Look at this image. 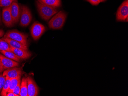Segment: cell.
<instances>
[{"instance_id":"obj_1","label":"cell","mask_w":128,"mask_h":96,"mask_svg":"<svg viewBox=\"0 0 128 96\" xmlns=\"http://www.w3.org/2000/svg\"><path fill=\"white\" fill-rule=\"evenodd\" d=\"M36 7L40 15L43 20L47 21L58 12V10L54 8L40 3L36 1Z\"/></svg>"},{"instance_id":"obj_2","label":"cell","mask_w":128,"mask_h":96,"mask_svg":"<svg viewBox=\"0 0 128 96\" xmlns=\"http://www.w3.org/2000/svg\"><path fill=\"white\" fill-rule=\"evenodd\" d=\"M66 18V13L62 11H60L49 21V27L53 30L61 29L64 25Z\"/></svg>"},{"instance_id":"obj_3","label":"cell","mask_w":128,"mask_h":96,"mask_svg":"<svg viewBox=\"0 0 128 96\" xmlns=\"http://www.w3.org/2000/svg\"><path fill=\"white\" fill-rule=\"evenodd\" d=\"M28 35L16 30H12L8 31L4 37L9 38L14 40L22 43L28 46Z\"/></svg>"},{"instance_id":"obj_4","label":"cell","mask_w":128,"mask_h":96,"mask_svg":"<svg viewBox=\"0 0 128 96\" xmlns=\"http://www.w3.org/2000/svg\"><path fill=\"white\" fill-rule=\"evenodd\" d=\"M32 16L30 9L26 5H22L21 8L20 24L21 26L26 27L30 23Z\"/></svg>"},{"instance_id":"obj_5","label":"cell","mask_w":128,"mask_h":96,"mask_svg":"<svg viewBox=\"0 0 128 96\" xmlns=\"http://www.w3.org/2000/svg\"><path fill=\"white\" fill-rule=\"evenodd\" d=\"M45 31L46 28L43 24L38 21H36L31 27V35L34 40H38Z\"/></svg>"},{"instance_id":"obj_6","label":"cell","mask_w":128,"mask_h":96,"mask_svg":"<svg viewBox=\"0 0 128 96\" xmlns=\"http://www.w3.org/2000/svg\"><path fill=\"white\" fill-rule=\"evenodd\" d=\"M128 0H125L119 6L116 13V20L118 21H126L128 20Z\"/></svg>"},{"instance_id":"obj_7","label":"cell","mask_w":128,"mask_h":96,"mask_svg":"<svg viewBox=\"0 0 128 96\" xmlns=\"http://www.w3.org/2000/svg\"><path fill=\"white\" fill-rule=\"evenodd\" d=\"M2 21L6 26L8 27H12L14 23L11 14L10 6L4 8L2 11Z\"/></svg>"},{"instance_id":"obj_8","label":"cell","mask_w":128,"mask_h":96,"mask_svg":"<svg viewBox=\"0 0 128 96\" xmlns=\"http://www.w3.org/2000/svg\"><path fill=\"white\" fill-rule=\"evenodd\" d=\"M28 96H36L38 95L39 88L34 79L31 77H27Z\"/></svg>"},{"instance_id":"obj_9","label":"cell","mask_w":128,"mask_h":96,"mask_svg":"<svg viewBox=\"0 0 128 96\" xmlns=\"http://www.w3.org/2000/svg\"><path fill=\"white\" fill-rule=\"evenodd\" d=\"M10 10L14 22L16 24L20 20L21 14V9L18 3L13 2L10 6Z\"/></svg>"},{"instance_id":"obj_10","label":"cell","mask_w":128,"mask_h":96,"mask_svg":"<svg viewBox=\"0 0 128 96\" xmlns=\"http://www.w3.org/2000/svg\"><path fill=\"white\" fill-rule=\"evenodd\" d=\"M0 62L4 70L11 67L18 66L19 64L17 62L14 61L12 59H10L6 57L0 53Z\"/></svg>"},{"instance_id":"obj_11","label":"cell","mask_w":128,"mask_h":96,"mask_svg":"<svg viewBox=\"0 0 128 96\" xmlns=\"http://www.w3.org/2000/svg\"><path fill=\"white\" fill-rule=\"evenodd\" d=\"M22 72L21 68L14 67L6 69L2 74L4 76H6L10 79H14L21 76Z\"/></svg>"},{"instance_id":"obj_12","label":"cell","mask_w":128,"mask_h":96,"mask_svg":"<svg viewBox=\"0 0 128 96\" xmlns=\"http://www.w3.org/2000/svg\"><path fill=\"white\" fill-rule=\"evenodd\" d=\"M10 49L11 51L13 52L21 60L28 59L32 56L31 53L28 50L14 48L12 47H11Z\"/></svg>"},{"instance_id":"obj_13","label":"cell","mask_w":128,"mask_h":96,"mask_svg":"<svg viewBox=\"0 0 128 96\" xmlns=\"http://www.w3.org/2000/svg\"><path fill=\"white\" fill-rule=\"evenodd\" d=\"M2 38L6 41L12 48L28 50V46H26L22 43L14 40L13 39H11L9 38L3 37Z\"/></svg>"},{"instance_id":"obj_14","label":"cell","mask_w":128,"mask_h":96,"mask_svg":"<svg viewBox=\"0 0 128 96\" xmlns=\"http://www.w3.org/2000/svg\"><path fill=\"white\" fill-rule=\"evenodd\" d=\"M40 3L56 8L60 7L62 5L61 0H37Z\"/></svg>"},{"instance_id":"obj_15","label":"cell","mask_w":128,"mask_h":96,"mask_svg":"<svg viewBox=\"0 0 128 96\" xmlns=\"http://www.w3.org/2000/svg\"><path fill=\"white\" fill-rule=\"evenodd\" d=\"M20 96H28L27 77H23L22 79Z\"/></svg>"},{"instance_id":"obj_16","label":"cell","mask_w":128,"mask_h":96,"mask_svg":"<svg viewBox=\"0 0 128 96\" xmlns=\"http://www.w3.org/2000/svg\"><path fill=\"white\" fill-rule=\"evenodd\" d=\"M0 53L4 55L6 57L12 59L17 62H19L21 61L19 58L12 51H0Z\"/></svg>"},{"instance_id":"obj_17","label":"cell","mask_w":128,"mask_h":96,"mask_svg":"<svg viewBox=\"0 0 128 96\" xmlns=\"http://www.w3.org/2000/svg\"><path fill=\"white\" fill-rule=\"evenodd\" d=\"M21 76H20L16 78L11 79L10 87H9V90H8V93L12 92L13 90L18 86V84L21 82Z\"/></svg>"},{"instance_id":"obj_18","label":"cell","mask_w":128,"mask_h":96,"mask_svg":"<svg viewBox=\"0 0 128 96\" xmlns=\"http://www.w3.org/2000/svg\"><path fill=\"white\" fill-rule=\"evenodd\" d=\"M10 78L6 77V81L2 89V91L0 93V95L2 96H6L8 91L10 87V82L11 81Z\"/></svg>"},{"instance_id":"obj_19","label":"cell","mask_w":128,"mask_h":96,"mask_svg":"<svg viewBox=\"0 0 128 96\" xmlns=\"http://www.w3.org/2000/svg\"><path fill=\"white\" fill-rule=\"evenodd\" d=\"M10 46L2 38L0 39V51H11Z\"/></svg>"},{"instance_id":"obj_20","label":"cell","mask_w":128,"mask_h":96,"mask_svg":"<svg viewBox=\"0 0 128 96\" xmlns=\"http://www.w3.org/2000/svg\"><path fill=\"white\" fill-rule=\"evenodd\" d=\"M13 2L11 0H0V7H10Z\"/></svg>"},{"instance_id":"obj_21","label":"cell","mask_w":128,"mask_h":96,"mask_svg":"<svg viewBox=\"0 0 128 96\" xmlns=\"http://www.w3.org/2000/svg\"><path fill=\"white\" fill-rule=\"evenodd\" d=\"M6 79V76H4L3 74H0V93H1L3 87L4 83Z\"/></svg>"},{"instance_id":"obj_22","label":"cell","mask_w":128,"mask_h":96,"mask_svg":"<svg viewBox=\"0 0 128 96\" xmlns=\"http://www.w3.org/2000/svg\"><path fill=\"white\" fill-rule=\"evenodd\" d=\"M21 82L18 84L16 87L13 90L12 92L16 95L17 96H20V92Z\"/></svg>"},{"instance_id":"obj_23","label":"cell","mask_w":128,"mask_h":96,"mask_svg":"<svg viewBox=\"0 0 128 96\" xmlns=\"http://www.w3.org/2000/svg\"><path fill=\"white\" fill-rule=\"evenodd\" d=\"M89 2L92 5H97L100 2V0H86Z\"/></svg>"},{"instance_id":"obj_24","label":"cell","mask_w":128,"mask_h":96,"mask_svg":"<svg viewBox=\"0 0 128 96\" xmlns=\"http://www.w3.org/2000/svg\"><path fill=\"white\" fill-rule=\"evenodd\" d=\"M6 96H17L16 95L13 93L12 92H10L8 93Z\"/></svg>"},{"instance_id":"obj_25","label":"cell","mask_w":128,"mask_h":96,"mask_svg":"<svg viewBox=\"0 0 128 96\" xmlns=\"http://www.w3.org/2000/svg\"><path fill=\"white\" fill-rule=\"evenodd\" d=\"M4 35V30L0 29V38L2 37Z\"/></svg>"},{"instance_id":"obj_26","label":"cell","mask_w":128,"mask_h":96,"mask_svg":"<svg viewBox=\"0 0 128 96\" xmlns=\"http://www.w3.org/2000/svg\"><path fill=\"white\" fill-rule=\"evenodd\" d=\"M4 70L3 67L2 66V64H1L0 62V73L4 71Z\"/></svg>"},{"instance_id":"obj_27","label":"cell","mask_w":128,"mask_h":96,"mask_svg":"<svg viewBox=\"0 0 128 96\" xmlns=\"http://www.w3.org/2000/svg\"><path fill=\"white\" fill-rule=\"evenodd\" d=\"M2 18H1V13H0V25H2Z\"/></svg>"},{"instance_id":"obj_28","label":"cell","mask_w":128,"mask_h":96,"mask_svg":"<svg viewBox=\"0 0 128 96\" xmlns=\"http://www.w3.org/2000/svg\"><path fill=\"white\" fill-rule=\"evenodd\" d=\"M13 2H17V0H11Z\"/></svg>"},{"instance_id":"obj_29","label":"cell","mask_w":128,"mask_h":96,"mask_svg":"<svg viewBox=\"0 0 128 96\" xmlns=\"http://www.w3.org/2000/svg\"><path fill=\"white\" fill-rule=\"evenodd\" d=\"M100 0V2H104V1H105L106 0Z\"/></svg>"}]
</instances>
